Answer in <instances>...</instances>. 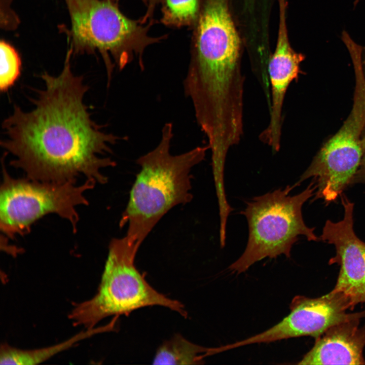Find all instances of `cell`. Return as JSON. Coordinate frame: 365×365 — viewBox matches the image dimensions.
I'll use <instances>...</instances> for the list:
<instances>
[{
  "label": "cell",
  "mask_w": 365,
  "mask_h": 365,
  "mask_svg": "<svg viewBox=\"0 0 365 365\" xmlns=\"http://www.w3.org/2000/svg\"><path fill=\"white\" fill-rule=\"evenodd\" d=\"M0 91H9L18 81L21 73V60L16 50L8 43H0Z\"/></svg>",
  "instance_id": "cell-16"
},
{
  "label": "cell",
  "mask_w": 365,
  "mask_h": 365,
  "mask_svg": "<svg viewBox=\"0 0 365 365\" xmlns=\"http://www.w3.org/2000/svg\"><path fill=\"white\" fill-rule=\"evenodd\" d=\"M161 22L173 27L195 24L200 10V0H163Z\"/></svg>",
  "instance_id": "cell-15"
},
{
  "label": "cell",
  "mask_w": 365,
  "mask_h": 365,
  "mask_svg": "<svg viewBox=\"0 0 365 365\" xmlns=\"http://www.w3.org/2000/svg\"><path fill=\"white\" fill-rule=\"evenodd\" d=\"M117 322L116 319L113 318L104 325L85 328L59 344L39 349H22L7 344L3 345L0 350V364L30 365L40 363L68 349L82 340L100 333L114 331Z\"/></svg>",
  "instance_id": "cell-13"
},
{
  "label": "cell",
  "mask_w": 365,
  "mask_h": 365,
  "mask_svg": "<svg viewBox=\"0 0 365 365\" xmlns=\"http://www.w3.org/2000/svg\"><path fill=\"white\" fill-rule=\"evenodd\" d=\"M162 1L163 0H142L147 7V10L145 15L142 18L140 19L142 23H145L149 19H150L152 17L156 6L162 2Z\"/></svg>",
  "instance_id": "cell-17"
},
{
  "label": "cell",
  "mask_w": 365,
  "mask_h": 365,
  "mask_svg": "<svg viewBox=\"0 0 365 365\" xmlns=\"http://www.w3.org/2000/svg\"><path fill=\"white\" fill-rule=\"evenodd\" d=\"M304 56L294 50L288 40L284 25L279 29L276 46L268 63L271 87L270 121L260 134V140L276 153L279 151L282 124V107L290 84L298 77L300 64Z\"/></svg>",
  "instance_id": "cell-11"
},
{
  "label": "cell",
  "mask_w": 365,
  "mask_h": 365,
  "mask_svg": "<svg viewBox=\"0 0 365 365\" xmlns=\"http://www.w3.org/2000/svg\"><path fill=\"white\" fill-rule=\"evenodd\" d=\"M139 246L126 236L112 240L96 294L74 304L69 314L74 325L92 328L107 317L128 315L135 310L153 306L188 317L181 302L155 289L136 268L135 258Z\"/></svg>",
  "instance_id": "cell-4"
},
{
  "label": "cell",
  "mask_w": 365,
  "mask_h": 365,
  "mask_svg": "<svg viewBox=\"0 0 365 365\" xmlns=\"http://www.w3.org/2000/svg\"><path fill=\"white\" fill-rule=\"evenodd\" d=\"M364 121L365 105L355 103L344 125L325 143L296 183L299 186L312 178L316 188L314 200L321 199L328 205L352 185L365 149L360 138Z\"/></svg>",
  "instance_id": "cell-8"
},
{
  "label": "cell",
  "mask_w": 365,
  "mask_h": 365,
  "mask_svg": "<svg viewBox=\"0 0 365 365\" xmlns=\"http://www.w3.org/2000/svg\"><path fill=\"white\" fill-rule=\"evenodd\" d=\"M297 186H287L257 196L248 201L241 212L248 227V237L241 256L228 267L240 274L262 260L290 257L294 244L301 236L308 241H320L315 228L308 227L303 219L302 207L314 195L316 187L312 180L300 193L291 195Z\"/></svg>",
  "instance_id": "cell-5"
},
{
  "label": "cell",
  "mask_w": 365,
  "mask_h": 365,
  "mask_svg": "<svg viewBox=\"0 0 365 365\" xmlns=\"http://www.w3.org/2000/svg\"><path fill=\"white\" fill-rule=\"evenodd\" d=\"M210 348L195 344L179 334L164 341L157 349L154 364H201L209 356Z\"/></svg>",
  "instance_id": "cell-14"
},
{
  "label": "cell",
  "mask_w": 365,
  "mask_h": 365,
  "mask_svg": "<svg viewBox=\"0 0 365 365\" xmlns=\"http://www.w3.org/2000/svg\"><path fill=\"white\" fill-rule=\"evenodd\" d=\"M359 1L360 0H354V3H353L354 7H355L357 6V5L358 3V2H359Z\"/></svg>",
  "instance_id": "cell-19"
},
{
  "label": "cell",
  "mask_w": 365,
  "mask_h": 365,
  "mask_svg": "<svg viewBox=\"0 0 365 365\" xmlns=\"http://www.w3.org/2000/svg\"><path fill=\"white\" fill-rule=\"evenodd\" d=\"M186 96L197 111L232 114L243 107L240 45L227 0H203L196 23Z\"/></svg>",
  "instance_id": "cell-2"
},
{
  "label": "cell",
  "mask_w": 365,
  "mask_h": 365,
  "mask_svg": "<svg viewBox=\"0 0 365 365\" xmlns=\"http://www.w3.org/2000/svg\"><path fill=\"white\" fill-rule=\"evenodd\" d=\"M71 54L69 50L58 76L41 75L44 88L31 100L33 109L26 112L15 105L3 122L7 138L1 145L14 156L10 164L30 179L76 182L83 176L103 184L107 178L101 170L116 162L101 155L111 153V145L123 138L103 132L92 120L84 101L89 86L73 73Z\"/></svg>",
  "instance_id": "cell-1"
},
{
  "label": "cell",
  "mask_w": 365,
  "mask_h": 365,
  "mask_svg": "<svg viewBox=\"0 0 365 365\" xmlns=\"http://www.w3.org/2000/svg\"><path fill=\"white\" fill-rule=\"evenodd\" d=\"M356 184H365V149L361 163L352 181V185Z\"/></svg>",
  "instance_id": "cell-18"
},
{
  "label": "cell",
  "mask_w": 365,
  "mask_h": 365,
  "mask_svg": "<svg viewBox=\"0 0 365 365\" xmlns=\"http://www.w3.org/2000/svg\"><path fill=\"white\" fill-rule=\"evenodd\" d=\"M360 319L345 321L329 328L315 340L312 349L298 364H365V326Z\"/></svg>",
  "instance_id": "cell-12"
},
{
  "label": "cell",
  "mask_w": 365,
  "mask_h": 365,
  "mask_svg": "<svg viewBox=\"0 0 365 365\" xmlns=\"http://www.w3.org/2000/svg\"><path fill=\"white\" fill-rule=\"evenodd\" d=\"M246 1H247V2H248V1H250V0H246Z\"/></svg>",
  "instance_id": "cell-20"
},
{
  "label": "cell",
  "mask_w": 365,
  "mask_h": 365,
  "mask_svg": "<svg viewBox=\"0 0 365 365\" xmlns=\"http://www.w3.org/2000/svg\"><path fill=\"white\" fill-rule=\"evenodd\" d=\"M173 136L172 123H166L158 145L136 160L140 171L119 224L127 225L126 236L139 246L170 209L191 201V170L209 149L208 145L199 146L173 155Z\"/></svg>",
  "instance_id": "cell-3"
},
{
  "label": "cell",
  "mask_w": 365,
  "mask_h": 365,
  "mask_svg": "<svg viewBox=\"0 0 365 365\" xmlns=\"http://www.w3.org/2000/svg\"><path fill=\"white\" fill-rule=\"evenodd\" d=\"M340 197L344 208L342 220L337 222L327 220L319 238L334 245L336 253L328 264L340 266L332 290L345 295L353 310L357 305L365 304V242L354 230V203L344 194Z\"/></svg>",
  "instance_id": "cell-10"
},
{
  "label": "cell",
  "mask_w": 365,
  "mask_h": 365,
  "mask_svg": "<svg viewBox=\"0 0 365 365\" xmlns=\"http://www.w3.org/2000/svg\"><path fill=\"white\" fill-rule=\"evenodd\" d=\"M3 164V182L0 193V228L7 237L13 239L30 231L31 225L49 213L67 220L77 231L79 220L76 207L88 205L85 192L93 189L96 181L86 179L76 182L42 181L28 177L15 178Z\"/></svg>",
  "instance_id": "cell-7"
},
{
  "label": "cell",
  "mask_w": 365,
  "mask_h": 365,
  "mask_svg": "<svg viewBox=\"0 0 365 365\" xmlns=\"http://www.w3.org/2000/svg\"><path fill=\"white\" fill-rule=\"evenodd\" d=\"M70 21L72 53H94L102 55L108 74L115 64L120 70L135 57L143 61L144 50L157 42L148 34L152 24L143 26L125 16L118 0H64Z\"/></svg>",
  "instance_id": "cell-6"
},
{
  "label": "cell",
  "mask_w": 365,
  "mask_h": 365,
  "mask_svg": "<svg viewBox=\"0 0 365 365\" xmlns=\"http://www.w3.org/2000/svg\"><path fill=\"white\" fill-rule=\"evenodd\" d=\"M289 308V314L272 327L243 340L225 345V349L303 336H310L316 340L334 325L365 318V310L348 313L350 305L347 297L333 290L316 298L297 296L292 300Z\"/></svg>",
  "instance_id": "cell-9"
}]
</instances>
